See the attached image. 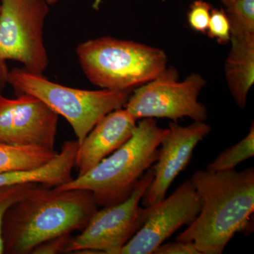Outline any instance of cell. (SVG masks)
<instances>
[{
  "instance_id": "11",
  "label": "cell",
  "mask_w": 254,
  "mask_h": 254,
  "mask_svg": "<svg viewBox=\"0 0 254 254\" xmlns=\"http://www.w3.org/2000/svg\"><path fill=\"white\" fill-rule=\"evenodd\" d=\"M169 132L161 142L154 177L142 197L145 207L151 206L165 198L170 185L190 163L196 145L211 131L205 122H194L188 126L177 123L169 125Z\"/></svg>"
},
{
  "instance_id": "12",
  "label": "cell",
  "mask_w": 254,
  "mask_h": 254,
  "mask_svg": "<svg viewBox=\"0 0 254 254\" xmlns=\"http://www.w3.org/2000/svg\"><path fill=\"white\" fill-rule=\"evenodd\" d=\"M136 122L125 108L103 117L78 145L74 164L78 176L84 175L125 144L133 135Z\"/></svg>"
},
{
  "instance_id": "24",
  "label": "cell",
  "mask_w": 254,
  "mask_h": 254,
  "mask_svg": "<svg viewBox=\"0 0 254 254\" xmlns=\"http://www.w3.org/2000/svg\"><path fill=\"white\" fill-rule=\"evenodd\" d=\"M236 1L237 0H221V2L226 7V6H229V5L232 4V3Z\"/></svg>"
},
{
  "instance_id": "15",
  "label": "cell",
  "mask_w": 254,
  "mask_h": 254,
  "mask_svg": "<svg viewBox=\"0 0 254 254\" xmlns=\"http://www.w3.org/2000/svg\"><path fill=\"white\" fill-rule=\"evenodd\" d=\"M57 153L34 147L12 146L0 143V173L40 168Z\"/></svg>"
},
{
  "instance_id": "10",
  "label": "cell",
  "mask_w": 254,
  "mask_h": 254,
  "mask_svg": "<svg viewBox=\"0 0 254 254\" xmlns=\"http://www.w3.org/2000/svg\"><path fill=\"white\" fill-rule=\"evenodd\" d=\"M202 200L190 179L168 198L149 206L148 217L120 254H152L182 227L189 226L200 213Z\"/></svg>"
},
{
  "instance_id": "21",
  "label": "cell",
  "mask_w": 254,
  "mask_h": 254,
  "mask_svg": "<svg viewBox=\"0 0 254 254\" xmlns=\"http://www.w3.org/2000/svg\"><path fill=\"white\" fill-rule=\"evenodd\" d=\"M71 235H62L43 242L33 251L34 254L66 253V249L71 239Z\"/></svg>"
},
{
  "instance_id": "2",
  "label": "cell",
  "mask_w": 254,
  "mask_h": 254,
  "mask_svg": "<svg viewBox=\"0 0 254 254\" xmlns=\"http://www.w3.org/2000/svg\"><path fill=\"white\" fill-rule=\"evenodd\" d=\"M190 180L202 200V208L176 241L192 242L200 254H221L237 233L251 231L254 168L217 173L199 170Z\"/></svg>"
},
{
  "instance_id": "1",
  "label": "cell",
  "mask_w": 254,
  "mask_h": 254,
  "mask_svg": "<svg viewBox=\"0 0 254 254\" xmlns=\"http://www.w3.org/2000/svg\"><path fill=\"white\" fill-rule=\"evenodd\" d=\"M98 207L90 190L35 184L5 215L4 253L31 254L46 241L82 231Z\"/></svg>"
},
{
  "instance_id": "22",
  "label": "cell",
  "mask_w": 254,
  "mask_h": 254,
  "mask_svg": "<svg viewBox=\"0 0 254 254\" xmlns=\"http://www.w3.org/2000/svg\"><path fill=\"white\" fill-rule=\"evenodd\" d=\"M155 254H200L192 242H180L161 245L155 250Z\"/></svg>"
},
{
  "instance_id": "7",
  "label": "cell",
  "mask_w": 254,
  "mask_h": 254,
  "mask_svg": "<svg viewBox=\"0 0 254 254\" xmlns=\"http://www.w3.org/2000/svg\"><path fill=\"white\" fill-rule=\"evenodd\" d=\"M206 81L199 73L179 80L175 68L167 67L154 79L133 90L124 108L138 120L167 118L177 123L183 118L205 122L208 110L198 101Z\"/></svg>"
},
{
  "instance_id": "8",
  "label": "cell",
  "mask_w": 254,
  "mask_h": 254,
  "mask_svg": "<svg viewBox=\"0 0 254 254\" xmlns=\"http://www.w3.org/2000/svg\"><path fill=\"white\" fill-rule=\"evenodd\" d=\"M0 59L14 60L25 69L43 73L49 60L43 31L49 4L46 0H1Z\"/></svg>"
},
{
  "instance_id": "14",
  "label": "cell",
  "mask_w": 254,
  "mask_h": 254,
  "mask_svg": "<svg viewBox=\"0 0 254 254\" xmlns=\"http://www.w3.org/2000/svg\"><path fill=\"white\" fill-rule=\"evenodd\" d=\"M230 42L231 48L225 61V78L234 100L244 109L254 83V36L231 37Z\"/></svg>"
},
{
  "instance_id": "23",
  "label": "cell",
  "mask_w": 254,
  "mask_h": 254,
  "mask_svg": "<svg viewBox=\"0 0 254 254\" xmlns=\"http://www.w3.org/2000/svg\"><path fill=\"white\" fill-rule=\"evenodd\" d=\"M9 70L6 65V61L0 59V99L3 96L2 91L8 84V76H9Z\"/></svg>"
},
{
  "instance_id": "18",
  "label": "cell",
  "mask_w": 254,
  "mask_h": 254,
  "mask_svg": "<svg viewBox=\"0 0 254 254\" xmlns=\"http://www.w3.org/2000/svg\"><path fill=\"white\" fill-rule=\"evenodd\" d=\"M35 184L37 183L19 184L0 187V254H4L2 227L5 215L10 207L21 199L26 192Z\"/></svg>"
},
{
  "instance_id": "5",
  "label": "cell",
  "mask_w": 254,
  "mask_h": 254,
  "mask_svg": "<svg viewBox=\"0 0 254 254\" xmlns=\"http://www.w3.org/2000/svg\"><path fill=\"white\" fill-rule=\"evenodd\" d=\"M8 84L17 95H33L66 119L72 127L78 145L103 117L124 108L133 91L78 89L19 68L9 70Z\"/></svg>"
},
{
  "instance_id": "4",
  "label": "cell",
  "mask_w": 254,
  "mask_h": 254,
  "mask_svg": "<svg viewBox=\"0 0 254 254\" xmlns=\"http://www.w3.org/2000/svg\"><path fill=\"white\" fill-rule=\"evenodd\" d=\"M76 53L86 77L102 89L133 91L168 67L160 48L110 36L83 42Z\"/></svg>"
},
{
  "instance_id": "9",
  "label": "cell",
  "mask_w": 254,
  "mask_h": 254,
  "mask_svg": "<svg viewBox=\"0 0 254 254\" xmlns=\"http://www.w3.org/2000/svg\"><path fill=\"white\" fill-rule=\"evenodd\" d=\"M59 115L41 100L27 93L0 99V143L56 151Z\"/></svg>"
},
{
  "instance_id": "25",
  "label": "cell",
  "mask_w": 254,
  "mask_h": 254,
  "mask_svg": "<svg viewBox=\"0 0 254 254\" xmlns=\"http://www.w3.org/2000/svg\"><path fill=\"white\" fill-rule=\"evenodd\" d=\"M48 4H54L55 3L58 2V1H61V0H46ZM100 0H96V4H98L99 3Z\"/></svg>"
},
{
  "instance_id": "20",
  "label": "cell",
  "mask_w": 254,
  "mask_h": 254,
  "mask_svg": "<svg viewBox=\"0 0 254 254\" xmlns=\"http://www.w3.org/2000/svg\"><path fill=\"white\" fill-rule=\"evenodd\" d=\"M213 9L211 5L203 0H195L190 4L187 14L189 26L193 31L206 33L210 14Z\"/></svg>"
},
{
  "instance_id": "6",
  "label": "cell",
  "mask_w": 254,
  "mask_h": 254,
  "mask_svg": "<svg viewBox=\"0 0 254 254\" xmlns=\"http://www.w3.org/2000/svg\"><path fill=\"white\" fill-rule=\"evenodd\" d=\"M153 177V168L148 169L126 200L97 210L81 233L71 237L66 253L120 254L148 217L149 207L139 203Z\"/></svg>"
},
{
  "instance_id": "17",
  "label": "cell",
  "mask_w": 254,
  "mask_h": 254,
  "mask_svg": "<svg viewBox=\"0 0 254 254\" xmlns=\"http://www.w3.org/2000/svg\"><path fill=\"white\" fill-rule=\"evenodd\" d=\"M232 37L254 36V0H237L225 10Z\"/></svg>"
},
{
  "instance_id": "19",
  "label": "cell",
  "mask_w": 254,
  "mask_h": 254,
  "mask_svg": "<svg viewBox=\"0 0 254 254\" xmlns=\"http://www.w3.org/2000/svg\"><path fill=\"white\" fill-rule=\"evenodd\" d=\"M206 32L209 37L216 40L220 44H226L230 42L231 28L225 10L212 9Z\"/></svg>"
},
{
  "instance_id": "13",
  "label": "cell",
  "mask_w": 254,
  "mask_h": 254,
  "mask_svg": "<svg viewBox=\"0 0 254 254\" xmlns=\"http://www.w3.org/2000/svg\"><path fill=\"white\" fill-rule=\"evenodd\" d=\"M78 148L77 141H66L59 153L40 168L0 173V187L26 183L57 187L67 183L73 179L72 170Z\"/></svg>"
},
{
  "instance_id": "3",
  "label": "cell",
  "mask_w": 254,
  "mask_h": 254,
  "mask_svg": "<svg viewBox=\"0 0 254 254\" xmlns=\"http://www.w3.org/2000/svg\"><path fill=\"white\" fill-rule=\"evenodd\" d=\"M168 132L154 119H141L125 144L84 175L55 188L90 190L99 207L120 203L131 195L144 172L156 163L159 146Z\"/></svg>"
},
{
  "instance_id": "16",
  "label": "cell",
  "mask_w": 254,
  "mask_h": 254,
  "mask_svg": "<svg viewBox=\"0 0 254 254\" xmlns=\"http://www.w3.org/2000/svg\"><path fill=\"white\" fill-rule=\"evenodd\" d=\"M254 155V126L252 123L250 132L237 144L224 150L209 163L206 170L210 172H224L235 170L239 164L243 163Z\"/></svg>"
}]
</instances>
